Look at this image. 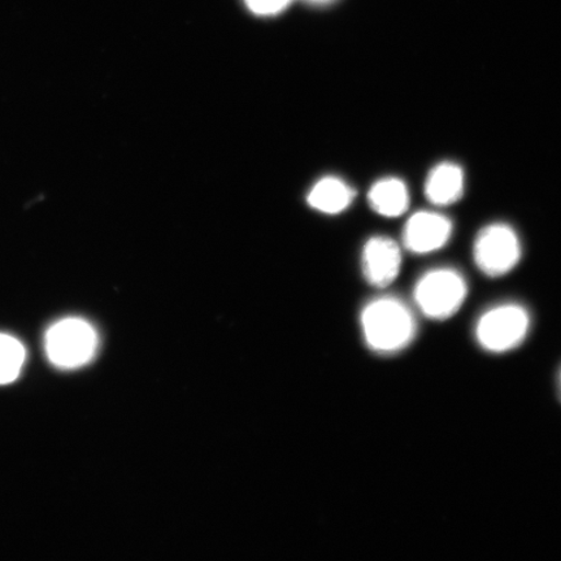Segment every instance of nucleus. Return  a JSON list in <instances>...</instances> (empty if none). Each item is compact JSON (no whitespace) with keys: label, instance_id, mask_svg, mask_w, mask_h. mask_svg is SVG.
<instances>
[{"label":"nucleus","instance_id":"3","mask_svg":"<svg viewBox=\"0 0 561 561\" xmlns=\"http://www.w3.org/2000/svg\"><path fill=\"white\" fill-rule=\"evenodd\" d=\"M468 296L466 278L458 271L438 268L419 279L413 298L421 313L432 320L450 319Z\"/></svg>","mask_w":561,"mask_h":561},{"label":"nucleus","instance_id":"2","mask_svg":"<svg viewBox=\"0 0 561 561\" xmlns=\"http://www.w3.org/2000/svg\"><path fill=\"white\" fill-rule=\"evenodd\" d=\"M98 334L93 325L80 318H67L48 329L45 348L54 367L65 370L87 366L96 354Z\"/></svg>","mask_w":561,"mask_h":561},{"label":"nucleus","instance_id":"6","mask_svg":"<svg viewBox=\"0 0 561 561\" xmlns=\"http://www.w3.org/2000/svg\"><path fill=\"white\" fill-rule=\"evenodd\" d=\"M453 230V222L448 217L432 210H420L407 221L403 243L413 254H431L445 248L450 241Z\"/></svg>","mask_w":561,"mask_h":561},{"label":"nucleus","instance_id":"9","mask_svg":"<svg viewBox=\"0 0 561 561\" xmlns=\"http://www.w3.org/2000/svg\"><path fill=\"white\" fill-rule=\"evenodd\" d=\"M368 202L376 214L394 219L404 215L410 207L409 187L402 180L382 179L370 187Z\"/></svg>","mask_w":561,"mask_h":561},{"label":"nucleus","instance_id":"10","mask_svg":"<svg viewBox=\"0 0 561 561\" xmlns=\"http://www.w3.org/2000/svg\"><path fill=\"white\" fill-rule=\"evenodd\" d=\"M355 198V192L351 186L336 178L322 179L316 184L308 203L314 209L328 215H336L347 209Z\"/></svg>","mask_w":561,"mask_h":561},{"label":"nucleus","instance_id":"13","mask_svg":"<svg viewBox=\"0 0 561 561\" xmlns=\"http://www.w3.org/2000/svg\"><path fill=\"white\" fill-rule=\"evenodd\" d=\"M308 2L314 3V4H327L333 2V0H308Z\"/></svg>","mask_w":561,"mask_h":561},{"label":"nucleus","instance_id":"5","mask_svg":"<svg viewBox=\"0 0 561 561\" xmlns=\"http://www.w3.org/2000/svg\"><path fill=\"white\" fill-rule=\"evenodd\" d=\"M473 259L488 277L507 275L522 259V243L516 231L502 222L483 228L473 244Z\"/></svg>","mask_w":561,"mask_h":561},{"label":"nucleus","instance_id":"8","mask_svg":"<svg viewBox=\"0 0 561 561\" xmlns=\"http://www.w3.org/2000/svg\"><path fill=\"white\" fill-rule=\"evenodd\" d=\"M465 194V172L451 161L433 168L425 182V196L434 206L455 205Z\"/></svg>","mask_w":561,"mask_h":561},{"label":"nucleus","instance_id":"11","mask_svg":"<svg viewBox=\"0 0 561 561\" xmlns=\"http://www.w3.org/2000/svg\"><path fill=\"white\" fill-rule=\"evenodd\" d=\"M26 351L15 336L0 333V385L16 381L23 369Z\"/></svg>","mask_w":561,"mask_h":561},{"label":"nucleus","instance_id":"7","mask_svg":"<svg viewBox=\"0 0 561 561\" xmlns=\"http://www.w3.org/2000/svg\"><path fill=\"white\" fill-rule=\"evenodd\" d=\"M402 268V251L389 237H374L364 245L363 273L371 286L388 287Z\"/></svg>","mask_w":561,"mask_h":561},{"label":"nucleus","instance_id":"4","mask_svg":"<svg viewBox=\"0 0 561 561\" xmlns=\"http://www.w3.org/2000/svg\"><path fill=\"white\" fill-rule=\"evenodd\" d=\"M528 311L518 305H502L481 316L476 327L480 346L489 353L503 354L515 350L529 333Z\"/></svg>","mask_w":561,"mask_h":561},{"label":"nucleus","instance_id":"12","mask_svg":"<svg viewBox=\"0 0 561 561\" xmlns=\"http://www.w3.org/2000/svg\"><path fill=\"white\" fill-rule=\"evenodd\" d=\"M244 2L256 15L272 16L284 11L291 0H244Z\"/></svg>","mask_w":561,"mask_h":561},{"label":"nucleus","instance_id":"1","mask_svg":"<svg viewBox=\"0 0 561 561\" xmlns=\"http://www.w3.org/2000/svg\"><path fill=\"white\" fill-rule=\"evenodd\" d=\"M362 328L368 347L385 355L410 346L416 335L412 311L402 300L392 297L370 301L363 310Z\"/></svg>","mask_w":561,"mask_h":561}]
</instances>
